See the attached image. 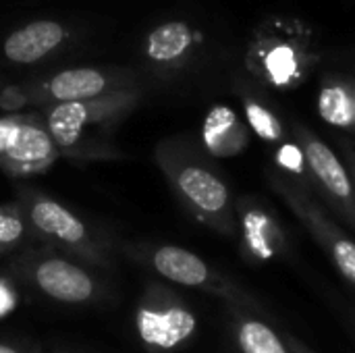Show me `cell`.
<instances>
[{"mask_svg":"<svg viewBox=\"0 0 355 353\" xmlns=\"http://www.w3.org/2000/svg\"><path fill=\"white\" fill-rule=\"evenodd\" d=\"M179 189L202 212L218 214L229 202L227 187L212 173L200 166H187L179 175Z\"/></svg>","mask_w":355,"mask_h":353,"instance_id":"cell-6","label":"cell"},{"mask_svg":"<svg viewBox=\"0 0 355 353\" xmlns=\"http://www.w3.org/2000/svg\"><path fill=\"white\" fill-rule=\"evenodd\" d=\"M64 37L56 21H35L10 33L4 42V56L12 62L29 64L52 52Z\"/></svg>","mask_w":355,"mask_h":353,"instance_id":"cell-4","label":"cell"},{"mask_svg":"<svg viewBox=\"0 0 355 353\" xmlns=\"http://www.w3.org/2000/svg\"><path fill=\"white\" fill-rule=\"evenodd\" d=\"M245 114H248V121L252 125V129L266 141H277L281 137V125L277 121V117L266 110L262 104L258 102H248L245 104Z\"/></svg>","mask_w":355,"mask_h":353,"instance_id":"cell-17","label":"cell"},{"mask_svg":"<svg viewBox=\"0 0 355 353\" xmlns=\"http://www.w3.org/2000/svg\"><path fill=\"white\" fill-rule=\"evenodd\" d=\"M48 87L58 102H81L104 92L106 77L96 69H69L58 73Z\"/></svg>","mask_w":355,"mask_h":353,"instance_id":"cell-11","label":"cell"},{"mask_svg":"<svg viewBox=\"0 0 355 353\" xmlns=\"http://www.w3.org/2000/svg\"><path fill=\"white\" fill-rule=\"evenodd\" d=\"M279 162H281L285 169L300 173V171H302V164H304V154H302L295 146H285V148H281V152H279Z\"/></svg>","mask_w":355,"mask_h":353,"instance_id":"cell-19","label":"cell"},{"mask_svg":"<svg viewBox=\"0 0 355 353\" xmlns=\"http://www.w3.org/2000/svg\"><path fill=\"white\" fill-rule=\"evenodd\" d=\"M266 69L268 75L277 83H287L297 71V58L295 52L289 46H275L266 56Z\"/></svg>","mask_w":355,"mask_h":353,"instance_id":"cell-16","label":"cell"},{"mask_svg":"<svg viewBox=\"0 0 355 353\" xmlns=\"http://www.w3.org/2000/svg\"><path fill=\"white\" fill-rule=\"evenodd\" d=\"M23 223L19 216L0 208V248H8L23 237Z\"/></svg>","mask_w":355,"mask_h":353,"instance_id":"cell-18","label":"cell"},{"mask_svg":"<svg viewBox=\"0 0 355 353\" xmlns=\"http://www.w3.org/2000/svg\"><path fill=\"white\" fill-rule=\"evenodd\" d=\"M17 119H0V156H4L6 152V146L10 141V135L17 127Z\"/></svg>","mask_w":355,"mask_h":353,"instance_id":"cell-20","label":"cell"},{"mask_svg":"<svg viewBox=\"0 0 355 353\" xmlns=\"http://www.w3.org/2000/svg\"><path fill=\"white\" fill-rule=\"evenodd\" d=\"M306 158L308 164L312 169V173L320 179V183L339 200H352V183L349 177L345 173V169L341 166V162L337 160V156L333 154V150L316 139H310L306 146Z\"/></svg>","mask_w":355,"mask_h":353,"instance_id":"cell-9","label":"cell"},{"mask_svg":"<svg viewBox=\"0 0 355 353\" xmlns=\"http://www.w3.org/2000/svg\"><path fill=\"white\" fill-rule=\"evenodd\" d=\"M89 110L83 102H60L48 117V135L54 144L71 148L87 123Z\"/></svg>","mask_w":355,"mask_h":353,"instance_id":"cell-12","label":"cell"},{"mask_svg":"<svg viewBox=\"0 0 355 353\" xmlns=\"http://www.w3.org/2000/svg\"><path fill=\"white\" fill-rule=\"evenodd\" d=\"M318 110H320L322 119L331 125H337V127H352L354 125V98L341 85H331V87H324L320 92Z\"/></svg>","mask_w":355,"mask_h":353,"instance_id":"cell-14","label":"cell"},{"mask_svg":"<svg viewBox=\"0 0 355 353\" xmlns=\"http://www.w3.org/2000/svg\"><path fill=\"white\" fill-rule=\"evenodd\" d=\"M204 141L208 150L216 156L235 154L239 146L245 141L243 129L235 117V112L227 106H216L210 110L204 123Z\"/></svg>","mask_w":355,"mask_h":353,"instance_id":"cell-10","label":"cell"},{"mask_svg":"<svg viewBox=\"0 0 355 353\" xmlns=\"http://www.w3.org/2000/svg\"><path fill=\"white\" fill-rule=\"evenodd\" d=\"M52 156H54V141L46 131L29 123H17L4 152V158L8 162L17 166H31V164H42Z\"/></svg>","mask_w":355,"mask_h":353,"instance_id":"cell-7","label":"cell"},{"mask_svg":"<svg viewBox=\"0 0 355 353\" xmlns=\"http://www.w3.org/2000/svg\"><path fill=\"white\" fill-rule=\"evenodd\" d=\"M29 279L40 293L60 304H85L96 298V281L81 266L62 258L37 260Z\"/></svg>","mask_w":355,"mask_h":353,"instance_id":"cell-3","label":"cell"},{"mask_svg":"<svg viewBox=\"0 0 355 353\" xmlns=\"http://www.w3.org/2000/svg\"><path fill=\"white\" fill-rule=\"evenodd\" d=\"M191 44V31L183 21H171L154 29L148 37V54L156 60H173Z\"/></svg>","mask_w":355,"mask_h":353,"instance_id":"cell-13","label":"cell"},{"mask_svg":"<svg viewBox=\"0 0 355 353\" xmlns=\"http://www.w3.org/2000/svg\"><path fill=\"white\" fill-rule=\"evenodd\" d=\"M29 218L40 233L69 248H81L87 241L85 225L75 214H71L67 208H62L52 200H37L31 206Z\"/></svg>","mask_w":355,"mask_h":353,"instance_id":"cell-5","label":"cell"},{"mask_svg":"<svg viewBox=\"0 0 355 353\" xmlns=\"http://www.w3.org/2000/svg\"><path fill=\"white\" fill-rule=\"evenodd\" d=\"M196 314L168 289L150 287L135 312V331L150 353H173L196 333Z\"/></svg>","mask_w":355,"mask_h":353,"instance_id":"cell-1","label":"cell"},{"mask_svg":"<svg viewBox=\"0 0 355 353\" xmlns=\"http://www.w3.org/2000/svg\"><path fill=\"white\" fill-rule=\"evenodd\" d=\"M152 266L156 268L158 275H162L164 279H168L177 285L212 291L214 295L223 298L231 308H237V310H241L243 306L256 308V302L252 298H248L245 293L235 289L225 279H218L200 256H196L183 248H177V246L158 248L152 254Z\"/></svg>","mask_w":355,"mask_h":353,"instance_id":"cell-2","label":"cell"},{"mask_svg":"<svg viewBox=\"0 0 355 353\" xmlns=\"http://www.w3.org/2000/svg\"><path fill=\"white\" fill-rule=\"evenodd\" d=\"M245 239L252 254L258 260H270L279 252V239L272 227H268L260 216H252L245 225Z\"/></svg>","mask_w":355,"mask_h":353,"instance_id":"cell-15","label":"cell"},{"mask_svg":"<svg viewBox=\"0 0 355 353\" xmlns=\"http://www.w3.org/2000/svg\"><path fill=\"white\" fill-rule=\"evenodd\" d=\"M287 350H289V353H314L306 343H302V341H297L295 337H287Z\"/></svg>","mask_w":355,"mask_h":353,"instance_id":"cell-21","label":"cell"},{"mask_svg":"<svg viewBox=\"0 0 355 353\" xmlns=\"http://www.w3.org/2000/svg\"><path fill=\"white\" fill-rule=\"evenodd\" d=\"M0 353H23L19 347L8 345V343H0Z\"/></svg>","mask_w":355,"mask_h":353,"instance_id":"cell-22","label":"cell"},{"mask_svg":"<svg viewBox=\"0 0 355 353\" xmlns=\"http://www.w3.org/2000/svg\"><path fill=\"white\" fill-rule=\"evenodd\" d=\"M231 310H233L231 329L241 353H289L287 343L275 333L272 327H268L258 318L243 316L241 310L237 308Z\"/></svg>","mask_w":355,"mask_h":353,"instance_id":"cell-8","label":"cell"}]
</instances>
